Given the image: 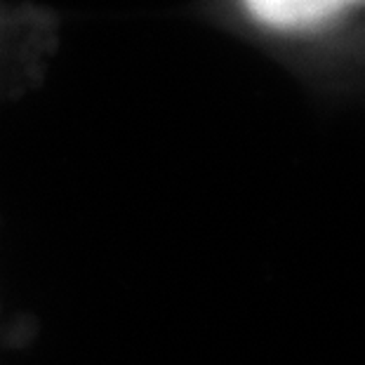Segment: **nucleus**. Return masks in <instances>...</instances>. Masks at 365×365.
<instances>
[{
  "label": "nucleus",
  "mask_w": 365,
  "mask_h": 365,
  "mask_svg": "<svg viewBox=\"0 0 365 365\" xmlns=\"http://www.w3.org/2000/svg\"><path fill=\"white\" fill-rule=\"evenodd\" d=\"M361 0H245L247 10L276 29H304L321 24L346 5Z\"/></svg>",
  "instance_id": "obj_1"
}]
</instances>
